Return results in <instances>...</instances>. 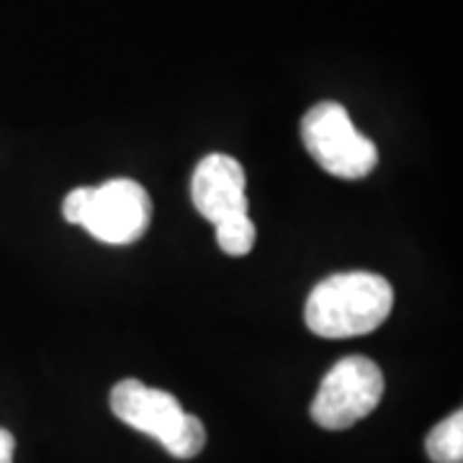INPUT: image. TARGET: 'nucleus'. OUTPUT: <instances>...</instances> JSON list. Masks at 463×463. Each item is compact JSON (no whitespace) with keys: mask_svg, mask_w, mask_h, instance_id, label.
I'll return each instance as SVG.
<instances>
[{"mask_svg":"<svg viewBox=\"0 0 463 463\" xmlns=\"http://www.w3.org/2000/svg\"><path fill=\"white\" fill-rule=\"evenodd\" d=\"M394 307V288L383 276L368 270L337 273L322 283L307 298V327L327 340L368 335L386 322Z\"/></svg>","mask_w":463,"mask_h":463,"instance_id":"obj_1","label":"nucleus"},{"mask_svg":"<svg viewBox=\"0 0 463 463\" xmlns=\"http://www.w3.org/2000/svg\"><path fill=\"white\" fill-rule=\"evenodd\" d=\"M301 139L319 167L343 181H361L379 163L376 145L353 127L350 114L335 100H322L307 111Z\"/></svg>","mask_w":463,"mask_h":463,"instance_id":"obj_2","label":"nucleus"},{"mask_svg":"<svg viewBox=\"0 0 463 463\" xmlns=\"http://www.w3.org/2000/svg\"><path fill=\"white\" fill-rule=\"evenodd\" d=\"M383 397V373L371 358L350 355L327 371L309 407L325 430H347L373 412Z\"/></svg>","mask_w":463,"mask_h":463,"instance_id":"obj_3","label":"nucleus"},{"mask_svg":"<svg viewBox=\"0 0 463 463\" xmlns=\"http://www.w3.org/2000/svg\"><path fill=\"white\" fill-rule=\"evenodd\" d=\"M152 201L132 178H114L88 191L80 227L106 245H132L149 227Z\"/></svg>","mask_w":463,"mask_h":463,"instance_id":"obj_4","label":"nucleus"},{"mask_svg":"<svg viewBox=\"0 0 463 463\" xmlns=\"http://www.w3.org/2000/svg\"><path fill=\"white\" fill-rule=\"evenodd\" d=\"M111 410L134 430L145 432L165 448L181 430L185 410L181 402L163 389L145 386L142 381L124 379L111 389Z\"/></svg>","mask_w":463,"mask_h":463,"instance_id":"obj_5","label":"nucleus"},{"mask_svg":"<svg viewBox=\"0 0 463 463\" xmlns=\"http://www.w3.org/2000/svg\"><path fill=\"white\" fill-rule=\"evenodd\" d=\"M191 199L212 224L232 214H248L245 170L230 155H206L194 173Z\"/></svg>","mask_w":463,"mask_h":463,"instance_id":"obj_6","label":"nucleus"},{"mask_svg":"<svg viewBox=\"0 0 463 463\" xmlns=\"http://www.w3.org/2000/svg\"><path fill=\"white\" fill-rule=\"evenodd\" d=\"M425 450L435 463H461L463 461V412H453L440 425L428 432Z\"/></svg>","mask_w":463,"mask_h":463,"instance_id":"obj_7","label":"nucleus"},{"mask_svg":"<svg viewBox=\"0 0 463 463\" xmlns=\"http://www.w3.org/2000/svg\"><path fill=\"white\" fill-rule=\"evenodd\" d=\"M216 242L232 258L248 255L255 245V224L248 214H232L222 222H216Z\"/></svg>","mask_w":463,"mask_h":463,"instance_id":"obj_8","label":"nucleus"},{"mask_svg":"<svg viewBox=\"0 0 463 463\" xmlns=\"http://www.w3.org/2000/svg\"><path fill=\"white\" fill-rule=\"evenodd\" d=\"M206 446V428L199 417L194 414H185L181 430L175 432V438L165 446V450L173 458H194L199 456L201 448Z\"/></svg>","mask_w":463,"mask_h":463,"instance_id":"obj_9","label":"nucleus"},{"mask_svg":"<svg viewBox=\"0 0 463 463\" xmlns=\"http://www.w3.org/2000/svg\"><path fill=\"white\" fill-rule=\"evenodd\" d=\"M88 191L90 188H75L67 194L65 203H62V214L70 224H80L85 214V206H88Z\"/></svg>","mask_w":463,"mask_h":463,"instance_id":"obj_10","label":"nucleus"},{"mask_svg":"<svg viewBox=\"0 0 463 463\" xmlns=\"http://www.w3.org/2000/svg\"><path fill=\"white\" fill-rule=\"evenodd\" d=\"M14 453H16V438L0 428V463H14Z\"/></svg>","mask_w":463,"mask_h":463,"instance_id":"obj_11","label":"nucleus"}]
</instances>
